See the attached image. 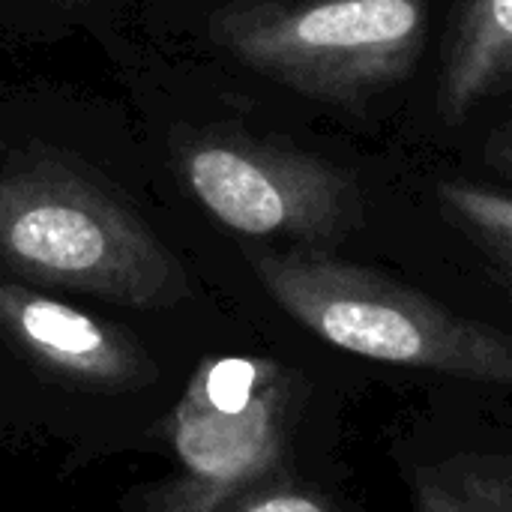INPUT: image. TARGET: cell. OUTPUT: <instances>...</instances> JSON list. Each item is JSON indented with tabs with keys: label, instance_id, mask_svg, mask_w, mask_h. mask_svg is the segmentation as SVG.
Instances as JSON below:
<instances>
[{
	"label": "cell",
	"instance_id": "cell-1",
	"mask_svg": "<svg viewBox=\"0 0 512 512\" xmlns=\"http://www.w3.org/2000/svg\"><path fill=\"white\" fill-rule=\"evenodd\" d=\"M0 270L135 309L189 291L180 261L120 198L54 162L0 174Z\"/></svg>",
	"mask_w": 512,
	"mask_h": 512
},
{
	"label": "cell",
	"instance_id": "cell-2",
	"mask_svg": "<svg viewBox=\"0 0 512 512\" xmlns=\"http://www.w3.org/2000/svg\"><path fill=\"white\" fill-rule=\"evenodd\" d=\"M267 294L339 351L378 363L510 384V339L426 294L324 252H255Z\"/></svg>",
	"mask_w": 512,
	"mask_h": 512
},
{
	"label": "cell",
	"instance_id": "cell-3",
	"mask_svg": "<svg viewBox=\"0 0 512 512\" xmlns=\"http://www.w3.org/2000/svg\"><path fill=\"white\" fill-rule=\"evenodd\" d=\"M426 27V0H261L216 12L210 36L279 84L351 102L408 75Z\"/></svg>",
	"mask_w": 512,
	"mask_h": 512
},
{
	"label": "cell",
	"instance_id": "cell-4",
	"mask_svg": "<svg viewBox=\"0 0 512 512\" xmlns=\"http://www.w3.org/2000/svg\"><path fill=\"white\" fill-rule=\"evenodd\" d=\"M297 378L270 360H204L171 414L180 471L159 483L144 512H222L282 465L297 414Z\"/></svg>",
	"mask_w": 512,
	"mask_h": 512
},
{
	"label": "cell",
	"instance_id": "cell-5",
	"mask_svg": "<svg viewBox=\"0 0 512 512\" xmlns=\"http://www.w3.org/2000/svg\"><path fill=\"white\" fill-rule=\"evenodd\" d=\"M180 174L222 225L249 237L336 243L363 222L354 177L291 147L231 135L198 138L180 147Z\"/></svg>",
	"mask_w": 512,
	"mask_h": 512
},
{
	"label": "cell",
	"instance_id": "cell-6",
	"mask_svg": "<svg viewBox=\"0 0 512 512\" xmlns=\"http://www.w3.org/2000/svg\"><path fill=\"white\" fill-rule=\"evenodd\" d=\"M0 339L39 372L81 390H132L156 375L132 333L15 282H0Z\"/></svg>",
	"mask_w": 512,
	"mask_h": 512
},
{
	"label": "cell",
	"instance_id": "cell-7",
	"mask_svg": "<svg viewBox=\"0 0 512 512\" xmlns=\"http://www.w3.org/2000/svg\"><path fill=\"white\" fill-rule=\"evenodd\" d=\"M512 72V0H459L438 81V111L465 120L483 99L507 87Z\"/></svg>",
	"mask_w": 512,
	"mask_h": 512
},
{
	"label": "cell",
	"instance_id": "cell-8",
	"mask_svg": "<svg viewBox=\"0 0 512 512\" xmlns=\"http://www.w3.org/2000/svg\"><path fill=\"white\" fill-rule=\"evenodd\" d=\"M420 512H512L510 462L501 456H465L417 483Z\"/></svg>",
	"mask_w": 512,
	"mask_h": 512
},
{
	"label": "cell",
	"instance_id": "cell-9",
	"mask_svg": "<svg viewBox=\"0 0 512 512\" xmlns=\"http://www.w3.org/2000/svg\"><path fill=\"white\" fill-rule=\"evenodd\" d=\"M438 198L447 213L489 252V258L510 273L512 264V201L504 189L471 183V180H447L438 186Z\"/></svg>",
	"mask_w": 512,
	"mask_h": 512
},
{
	"label": "cell",
	"instance_id": "cell-10",
	"mask_svg": "<svg viewBox=\"0 0 512 512\" xmlns=\"http://www.w3.org/2000/svg\"><path fill=\"white\" fill-rule=\"evenodd\" d=\"M222 512H336L324 498L300 492V489H282V486H258L237 498L228 510Z\"/></svg>",
	"mask_w": 512,
	"mask_h": 512
}]
</instances>
